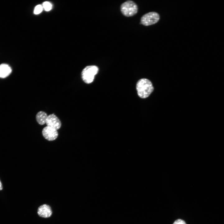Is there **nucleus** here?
Listing matches in <instances>:
<instances>
[{
    "instance_id": "1",
    "label": "nucleus",
    "mask_w": 224,
    "mask_h": 224,
    "mask_svg": "<svg viewBox=\"0 0 224 224\" xmlns=\"http://www.w3.org/2000/svg\"><path fill=\"white\" fill-rule=\"evenodd\" d=\"M136 89L139 96L142 98H145L150 95L154 88L150 80L146 78H142L137 82Z\"/></svg>"
},
{
    "instance_id": "2",
    "label": "nucleus",
    "mask_w": 224,
    "mask_h": 224,
    "mask_svg": "<svg viewBox=\"0 0 224 224\" xmlns=\"http://www.w3.org/2000/svg\"><path fill=\"white\" fill-rule=\"evenodd\" d=\"M98 71V67L95 65H89L86 67L82 72V77L83 81L87 84L91 83Z\"/></svg>"
},
{
    "instance_id": "3",
    "label": "nucleus",
    "mask_w": 224,
    "mask_h": 224,
    "mask_svg": "<svg viewBox=\"0 0 224 224\" xmlns=\"http://www.w3.org/2000/svg\"><path fill=\"white\" fill-rule=\"evenodd\" d=\"M120 10L122 14L125 16H133L138 12V6L133 1L128 0L121 5Z\"/></svg>"
},
{
    "instance_id": "4",
    "label": "nucleus",
    "mask_w": 224,
    "mask_h": 224,
    "mask_svg": "<svg viewBox=\"0 0 224 224\" xmlns=\"http://www.w3.org/2000/svg\"><path fill=\"white\" fill-rule=\"evenodd\" d=\"M160 19L159 14L155 12H150L144 15L141 19V23L145 26L154 24Z\"/></svg>"
},
{
    "instance_id": "5",
    "label": "nucleus",
    "mask_w": 224,
    "mask_h": 224,
    "mask_svg": "<svg viewBox=\"0 0 224 224\" xmlns=\"http://www.w3.org/2000/svg\"><path fill=\"white\" fill-rule=\"evenodd\" d=\"M46 124L47 126L57 130L60 128L61 126L60 120L54 114H50L48 115Z\"/></svg>"
},
{
    "instance_id": "6",
    "label": "nucleus",
    "mask_w": 224,
    "mask_h": 224,
    "mask_svg": "<svg viewBox=\"0 0 224 224\" xmlns=\"http://www.w3.org/2000/svg\"><path fill=\"white\" fill-rule=\"evenodd\" d=\"M42 133L46 139L50 141L55 140L58 135L57 130L47 126L43 128Z\"/></svg>"
},
{
    "instance_id": "7",
    "label": "nucleus",
    "mask_w": 224,
    "mask_h": 224,
    "mask_svg": "<svg viewBox=\"0 0 224 224\" xmlns=\"http://www.w3.org/2000/svg\"><path fill=\"white\" fill-rule=\"evenodd\" d=\"M37 213L41 217L47 218L51 216L52 211L50 207L47 204H43L38 208Z\"/></svg>"
},
{
    "instance_id": "8",
    "label": "nucleus",
    "mask_w": 224,
    "mask_h": 224,
    "mask_svg": "<svg viewBox=\"0 0 224 224\" xmlns=\"http://www.w3.org/2000/svg\"><path fill=\"white\" fill-rule=\"evenodd\" d=\"M11 68L7 64L2 63L0 65V78H5L11 73Z\"/></svg>"
},
{
    "instance_id": "9",
    "label": "nucleus",
    "mask_w": 224,
    "mask_h": 224,
    "mask_svg": "<svg viewBox=\"0 0 224 224\" xmlns=\"http://www.w3.org/2000/svg\"><path fill=\"white\" fill-rule=\"evenodd\" d=\"M48 116L45 112L41 111L37 113L35 116L36 119L39 124L43 125L46 123Z\"/></svg>"
},
{
    "instance_id": "10",
    "label": "nucleus",
    "mask_w": 224,
    "mask_h": 224,
    "mask_svg": "<svg viewBox=\"0 0 224 224\" xmlns=\"http://www.w3.org/2000/svg\"><path fill=\"white\" fill-rule=\"evenodd\" d=\"M43 7L46 11H50L52 8L51 4L48 2H45L43 4Z\"/></svg>"
},
{
    "instance_id": "11",
    "label": "nucleus",
    "mask_w": 224,
    "mask_h": 224,
    "mask_svg": "<svg viewBox=\"0 0 224 224\" xmlns=\"http://www.w3.org/2000/svg\"><path fill=\"white\" fill-rule=\"evenodd\" d=\"M43 7L41 5H38L35 7L34 13L35 14H38L40 13L43 10Z\"/></svg>"
},
{
    "instance_id": "12",
    "label": "nucleus",
    "mask_w": 224,
    "mask_h": 224,
    "mask_svg": "<svg viewBox=\"0 0 224 224\" xmlns=\"http://www.w3.org/2000/svg\"><path fill=\"white\" fill-rule=\"evenodd\" d=\"M173 224H186L185 222L183 220L178 219L176 220Z\"/></svg>"
},
{
    "instance_id": "13",
    "label": "nucleus",
    "mask_w": 224,
    "mask_h": 224,
    "mask_svg": "<svg viewBox=\"0 0 224 224\" xmlns=\"http://www.w3.org/2000/svg\"><path fill=\"white\" fill-rule=\"evenodd\" d=\"M2 184L1 182V181L0 180V190H2Z\"/></svg>"
}]
</instances>
